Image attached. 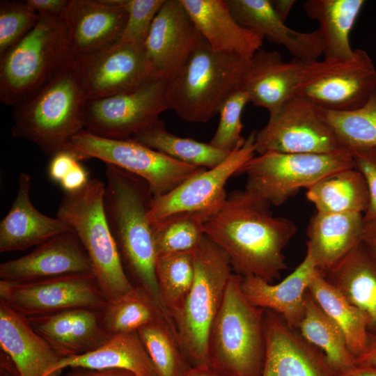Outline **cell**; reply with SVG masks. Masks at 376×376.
<instances>
[{
	"mask_svg": "<svg viewBox=\"0 0 376 376\" xmlns=\"http://www.w3.org/2000/svg\"><path fill=\"white\" fill-rule=\"evenodd\" d=\"M270 205L246 189L233 191L207 219L204 233L226 253L234 273L272 283L288 267L283 249L297 228L293 221L274 217Z\"/></svg>",
	"mask_w": 376,
	"mask_h": 376,
	"instance_id": "1",
	"label": "cell"
},
{
	"mask_svg": "<svg viewBox=\"0 0 376 376\" xmlns=\"http://www.w3.org/2000/svg\"><path fill=\"white\" fill-rule=\"evenodd\" d=\"M105 173L104 212L123 267L136 285L162 306L155 274L153 230L148 219L153 197L149 185L116 166L106 164Z\"/></svg>",
	"mask_w": 376,
	"mask_h": 376,
	"instance_id": "2",
	"label": "cell"
},
{
	"mask_svg": "<svg viewBox=\"0 0 376 376\" xmlns=\"http://www.w3.org/2000/svg\"><path fill=\"white\" fill-rule=\"evenodd\" d=\"M249 61L236 54L215 52L203 38L167 81L169 109L188 122H209L228 96L240 88Z\"/></svg>",
	"mask_w": 376,
	"mask_h": 376,
	"instance_id": "3",
	"label": "cell"
},
{
	"mask_svg": "<svg viewBox=\"0 0 376 376\" xmlns=\"http://www.w3.org/2000/svg\"><path fill=\"white\" fill-rule=\"evenodd\" d=\"M242 276L233 272L210 329L208 366L224 376H262L265 359V309L244 295Z\"/></svg>",
	"mask_w": 376,
	"mask_h": 376,
	"instance_id": "4",
	"label": "cell"
},
{
	"mask_svg": "<svg viewBox=\"0 0 376 376\" xmlns=\"http://www.w3.org/2000/svg\"><path fill=\"white\" fill-rule=\"evenodd\" d=\"M38 24L0 57V100L15 107L73 61L63 15H40Z\"/></svg>",
	"mask_w": 376,
	"mask_h": 376,
	"instance_id": "5",
	"label": "cell"
},
{
	"mask_svg": "<svg viewBox=\"0 0 376 376\" xmlns=\"http://www.w3.org/2000/svg\"><path fill=\"white\" fill-rule=\"evenodd\" d=\"M87 97L70 65L26 101L13 107L12 136L26 139L45 154L67 150L84 128Z\"/></svg>",
	"mask_w": 376,
	"mask_h": 376,
	"instance_id": "6",
	"label": "cell"
},
{
	"mask_svg": "<svg viewBox=\"0 0 376 376\" xmlns=\"http://www.w3.org/2000/svg\"><path fill=\"white\" fill-rule=\"evenodd\" d=\"M193 253V284L183 304L171 318L188 363L198 368L208 366L210 329L233 271L226 253L205 235Z\"/></svg>",
	"mask_w": 376,
	"mask_h": 376,
	"instance_id": "7",
	"label": "cell"
},
{
	"mask_svg": "<svg viewBox=\"0 0 376 376\" xmlns=\"http://www.w3.org/2000/svg\"><path fill=\"white\" fill-rule=\"evenodd\" d=\"M105 183L91 179L81 189L64 192L56 217L76 233L91 262L102 293L112 301L134 286L126 274L104 206Z\"/></svg>",
	"mask_w": 376,
	"mask_h": 376,
	"instance_id": "8",
	"label": "cell"
},
{
	"mask_svg": "<svg viewBox=\"0 0 376 376\" xmlns=\"http://www.w3.org/2000/svg\"><path fill=\"white\" fill-rule=\"evenodd\" d=\"M353 168L352 157L345 150L324 154L267 152L253 157L238 175L247 176L245 189L278 206L300 189Z\"/></svg>",
	"mask_w": 376,
	"mask_h": 376,
	"instance_id": "9",
	"label": "cell"
},
{
	"mask_svg": "<svg viewBox=\"0 0 376 376\" xmlns=\"http://www.w3.org/2000/svg\"><path fill=\"white\" fill-rule=\"evenodd\" d=\"M376 90V68L367 52L354 49L347 58H323L304 63L295 95L336 111L363 106Z\"/></svg>",
	"mask_w": 376,
	"mask_h": 376,
	"instance_id": "10",
	"label": "cell"
},
{
	"mask_svg": "<svg viewBox=\"0 0 376 376\" xmlns=\"http://www.w3.org/2000/svg\"><path fill=\"white\" fill-rule=\"evenodd\" d=\"M67 150L79 161L97 159L140 177L148 184L153 197L167 194L207 169L177 161L133 139H107L86 130L72 139Z\"/></svg>",
	"mask_w": 376,
	"mask_h": 376,
	"instance_id": "11",
	"label": "cell"
},
{
	"mask_svg": "<svg viewBox=\"0 0 376 376\" xmlns=\"http://www.w3.org/2000/svg\"><path fill=\"white\" fill-rule=\"evenodd\" d=\"M256 131L246 138L244 145L230 152L218 166L190 177L166 194L152 197L148 219L154 226L171 217L200 214L207 219L224 204L225 186L233 175L256 155Z\"/></svg>",
	"mask_w": 376,
	"mask_h": 376,
	"instance_id": "12",
	"label": "cell"
},
{
	"mask_svg": "<svg viewBox=\"0 0 376 376\" xmlns=\"http://www.w3.org/2000/svg\"><path fill=\"white\" fill-rule=\"evenodd\" d=\"M167 79L150 77L137 88L109 97L88 100L84 128L107 139H129L158 121L169 109Z\"/></svg>",
	"mask_w": 376,
	"mask_h": 376,
	"instance_id": "13",
	"label": "cell"
},
{
	"mask_svg": "<svg viewBox=\"0 0 376 376\" xmlns=\"http://www.w3.org/2000/svg\"><path fill=\"white\" fill-rule=\"evenodd\" d=\"M256 152L332 153L344 150L321 120L317 106L294 95L256 131ZM346 151V150H345Z\"/></svg>",
	"mask_w": 376,
	"mask_h": 376,
	"instance_id": "14",
	"label": "cell"
},
{
	"mask_svg": "<svg viewBox=\"0 0 376 376\" xmlns=\"http://www.w3.org/2000/svg\"><path fill=\"white\" fill-rule=\"evenodd\" d=\"M0 300L26 318L77 308L101 311L108 303L93 273L24 283L1 280Z\"/></svg>",
	"mask_w": 376,
	"mask_h": 376,
	"instance_id": "15",
	"label": "cell"
},
{
	"mask_svg": "<svg viewBox=\"0 0 376 376\" xmlns=\"http://www.w3.org/2000/svg\"><path fill=\"white\" fill-rule=\"evenodd\" d=\"M70 68L88 100L132 91L152 77L142 48L119 40L74 58Z\"/></svg>",
	"mask_w": 376,
	"mask_h": 376,
	"instance_id": "16",
	"label": "cell"
},
{
	"mask_svg": "<svg viewBox=\"0 0 376 376\" xmlns=\"http://www.w3.org/2000/svg\"><path fill=\"white\" fill-rule=\"evenodd\" d=\"M203 38L180 0H165L142 47L150 76L170 79Z\"/></svg>",
	"mask_w": 376,
	"mask_h": 376,
	"instance_id": "17",
	"label": "cell"
},
{
	"mask_svg": "<svg viewBox=\"0 0 376 376\" xmlns=\"http://www.w3.org/2000/svg\"><path fill=\"white\" fill-rule=\"evenodd\" d=\"M264 330L262 376H338L324 352L279 314L265 309Z\"/></svg>",
	"mask_w": 376,
	"mask_h": 376,
	"instance_id": "18",
	"label": "cell"
},
{
	"mask_svg": "<svg viewBox=\"0 0 376 376\" xmlns=\"http://www.w3.org/2000/svg\"><path fill=\"white\" fill-rule=\"evenodd\" d=\"M89 273L93 274L91 262L74 231L58 235L30 253L0 265L1 280L19 283Z\"/></svg>",
	"mask_w": 376,
	"mask_h": 376,
	"instance_id": "19",
	"label": "cell"
},
{
	"mask_svg": "<svg viewBox=\"0 0 376 376\" xmlns=\"http://www.w3.org/2000/svg\"><path fill=\"white\" fill-rule=\"evenodd\" d=\"M63 15L73 59L116 42L127 17L120 0H69Z\"/></svg>",
	"mask_w": 376,
	"mask_h": 376,
	"instance_id": "20",
	"label": "cell"
},
{
	"mask_svg": "<svg viewBox=\"0 0 376 376\" xmlns=\"http://www.w3.org/2000/svg\"><path fill=\"white\" fill-rule=\"evenodd\" d=\"M26 318L61 358L92 352L111 336L103 326L99 310L77 308Z\"/></svg>",
	"mask_w": 376,
	"mask_h": 376,
	"instance_id": "21",
	"label": "cell"
},
{
	"mask_svg": "<svg viewBox=\"0 0 376 376\" xmlns=\"http://www.w3.org/2000/svg\"><path fill=\"white\" fill-rule=\"evenodd\" d=\"M303 64L295 58L285 62L279 52L260 48L249 59L240 88L254 106L273 114L295 95Z\"/></svg>",
	"mask_w": 376,
	"mask_h": 376,
	"instance_id": "22",
	"label": "cell"
},
{
	"mask_svg": "<svg viewBox=\"0 0 376 376\" xmlns=\"http://www.w3.org/2000/svg\"><path fill=\"white\" fill-rule=\"evenodd\" d=\"M226 1L240 25L258 32L271 42L283 45L295 58L305 63L318 60L322 55L318 29L300 32L289 28L277 15L270 0Z\"/></svg>",
	"mask_w": 376,
	"mask_h": 376,
	"instance_id": "23",
	"label": "cell"
},
{
	"mask_svg": "<svg viewBox=\"0 0 376 376\" xmlns=\"http://www.w3.org/2000/svg\"><path fill=\"white\" fill-rule=\"evenodd\" d=\"M31 177L21 173L16 197L0 222V252L22 251L38 246L73 230L65 222L40 212L30 198Z\"/></svg>",
	"mask_w": 376,
	"mask_h": 376,
	"instance_id": "24",
	"label": "cell"
},
{
	"mask_svg": "<svg viewBox=\"0 0 376 376\" xmlns=\"http://www.w3.org/2000/svg\"><path fill=\"white\" fill-rule=\"evenodd\" d=\"M203 39L218 52L236 54L249 60L262 48L264 38L240 25L226 0H180Z\"/></svg>",
	"mask_w": 376,
	"mask_h": 376,
	"instance_id": "25",
	"label": "cell"
},
{
	"mask_svg": "<svg viewBox=\"0 0 376 376\" xmlns=\"http://www.w3.org/2000/svg\"><path fill=\"white\" fill-rule=\"evenodd\" d=\"M318 272L306 252L303 261L280 283L272 284L257 276H242L241 288L252 305L272 311L291 327L298 328L305 314L308 285Z\"/></svg>",
	"mask_w": 376,
	"mask_h": 376,
	"instance_id": "26",
	"label": "cell"
},
{
	"mask_svg": "<svg viewBox=\"0 0 376 376\" xmlns=\"http://www.w3.org/2000/svg\"><path fill=\"white\" fill-rule=\"evenodd\" d=\"M0 345L17 376H45L61 359L25 316L1 300Z\"/></svg>",
	"mask_w": 376,
	"mask_h": 376,
	"instance_id": "27",
	"label": "cell"
},
{
	"mask_svg": "<svg viewBox=\"0 0 376 376\" xmlns=\"http://www.w3.org/2000/svg\"><path fill=\"white\" fill-rule=\"evenodd\" d=\"M363 224L361 213L313 214L307 228L306 252L320 274L331 269L361 241Z\"/></svg>",
	"mask_w": 376,
	"mask_h": 376,
	"instance_id": "28",
	"label": "cell"
},
{
	"mask_svg": "<svg viewBox=\"0 0 376 376\" xmlns=\"http://www.w3.org/2000/svg\"><path fill=\"white\" fill-rule=\"evenodd\" d=\"M322 275L351 304L368 315V332L376 336V253L361 241Z\"/></svg>",
	"mask_w": 376,
	"mask_h": 376,
	"instance_id": "29",
	"label": "cell"
},
{
	"mask_svg": "<svg viewBox=\"0 0 376 376\" xmlns=\"http://www.w3.org/2000/svg\"><path fill=\"white\" fill-rule=\"evenodd\" d=\"M66 368L91 370L123 369L138 376H157L137 331L113 334L95 350L61 358L47 375Z\"/></svg>",
	"mask_w": 376,
	"mask_h": 376,
	"instance_id": "30",
	"label": "cell"
},
{
	"mask_svg": "<svg viewBox=\"0 0 376 376\" xmlns=\"http://www.w3.org/2000/svg\"><path fill=\"white\" fill-rule=\"evenodd\" d=\"M363 0H307L303 9L319 23L324 58H347L354 54L350 33L364 4Z\"/></svg>",
	"mask_w": 376,
	"mask_h": 376,
	"instance_id": "31",
	"label": "cell"
},
{
	"mask_svg": "<svg viewBox=\"0 0 376 376\" xmlns=\"http://www.w3.org/2000/svg\"><path fill=\"white\" fill-rule=\"evenodd\" d=\"M306 197L320 212L363 214L369 204L367 182L354 168L321 179L307 189Z\"/></svg>",
	"mask_w": 376,
	"mask_h": 376,
	"instance_id": "32",
	"label": "cell"
},
{
	"mask_svg": "<svg viewBox=\"0 0 376 376\" xmlns=\"http://www.w3.org/2000/svg\"><path fill=\"white\" fill-rule=\"evenodd\" d=\"M308 290L341 329L356 360L366 350L369 341L368 315L351 304L319 272L310 283Z\"/></svg>",
	"mask_w": 376,
	"mask_h": 376,
	"instance_id": "33",
	"label": "cell"
},
{
	"mask_svg": "<svg viewBox=\"0 0 376 376\" xmlns=\"http://www.w3.org/2000/svg\"><path fill=\"white\" fill-rule=\"evenodd\" d=\"M301 335L324 352L338 376H343L356 366L346 338L339 327L322 310L308 290L306 309L298 328Z\"/></svg>",
	"mask_w": 376,
	"mask_h": 376,
	"instance_id": "34",
	"label": "cell"
},
{
	"mask_svg": "<svg viewBox=\"0 0 376 376\" xmlns=\"http://www.w3.org/2000/svg\"><path fill=\"white\" fill-rule=\"evenodd\" d=\"M100 313L103 326L110 335L137 331L150 324L172 320L164 308L144 288L136 285L108 301Z\"/></svg>",
	"mask_w": 376,
	"mask_h": 376,
	"instance_id": "35",
	"label": "cell"
},
{
	"mask_svg": "<svg viewBox=\"0 0 376 376\" xmlns=\"http://www.w3.org/2000/svg\"><path fill=\"white\" fill-rule=\"evenodd\" d=\"M132 139L177 161L207 169L218 166L230 153L217 149L210 143L175 135L166 129L160 120Z\"/></svg>",
	"mask_w": 376,
	"mask_h": 376,
	"instance_id": "36",
	"label": "cell"
},
{
	"mask_svg": "<svg viewBox=\"0 0 376 376\" xmlns=\"http://www.w3.org/2000/svg\"><path fill=\"white\" fill-rule=\"evenodd\" d=\"M317 112L344 150L376 148V90L357 109L336 111L317 107Z\"/></svg>",
	"mask_w": 376,
	"mask_h": 376,
	"instance_id": "37",
	"label": "cell"
},
{
	"mask_svg": "<svg viewBox=\"0 0 376 376\" xmlns=\"http://www.w3.org/2000/svg\"><path fill=\"white\" fill-rule=\"evenodd\" d=\"M137 333L157 376H185L191 369L180 344L173 320L146 325Z\"/></svg>",
	"mask_w": 376,
	"mask_h": 376,
	"instance_id": "38",
	"label": "cell"
},
{
	"mask_svg": "<svg viewBox=\"0 0 376 376\" xmlns=\"http://www.w3.org/2000/svg\"><path fill=\"white\" fill-rule=\"evenodd\" d=\"M193 251L169 253L156 258L155 274L159 297L162 307L170 317L180 308L193 284Z\"/></svg>",
	"mask_w": 376,
	"mask_h": 376,
	"instance_id": "39",
	"label": "cell"
},
{
	"mask_svg": "<svg viewBox=\"0 0 376 376\" xmlns=\"http://www.w3.org/2000/svg\"><path fill=\"white\" fill-rule=\"evenodd\" d=\"M207 220L205 216L200 214H184L171 217L152 226L157 257L193 251L205 235Z\"/></svg>",
	"mask_w": 376,
	"mask_h": 376,
	"instance_id": "40",
	"label": "cell"
},
{
	"mask_svg": "<svg viewBox=\"0 0 376 376\" xmlns=\"http://www.w3.org/2000/svg\"><path fill=\"white\" fill-rule=\"evenodd\" d=\"M249 102L248 95L241 88L228 96L220 108L219 125L209 142L210 145L228 152L244 145L246 139L241 134L243 127L241 116Z\"/></svg>",
	"mask_w": 376,
	"mask_h": 376,
	"instance_id": "41",
	"label": "cell"
},
{
	"mask_svg": "<svg viewBox=\"0 0 376 376\" xmlns=\"http://www.w3.org/2000/svg\"><path fill=\"white\" fill-rule=\"evenodd\" d=\"M40 17L26 1H1L0 57L32 30Z\"/></svg>",
	"mask_w": 376,
	"mask_h": 376,
	"instance_id": "42",
	"label": "cell"
},
{
	"mask_svg": "<svg viewBox=\"0 0 376 376\" xmlns=\"http://www.w3.org/2000/svg\"><path fill=\"white\" fill-rule=\"evenodd\" d=\"M165 0H120L127 17L120 41L140 48Z\"/></svg>",
	"mask_w": 376,
	"mask_h": 376,
	"instance_id": "43",
	"label": "cell"
},
{
	"mask_svg": "<svg viewBox=\"0 0 376 376\" xmlns=\"http://www.w3.org/2000/svg\"><path fill=\"white\" fill-rule=\"evenodd\" d=\"M354 169L364 177L369 191V204L364 220L376 219V148L360 150L350 153Z\"/></svg>",
	"mask_w": 376,
	"mask_h": 376,
	"instance_id": "44",
	"label": "cell"
},
{
	"mask_svg": "<svg viewBox=\"0 0 376 376\" xmlns=\"http://www.w3.org/2000/svg\"><path fill=\"white\" fill-rule=\"evenodd\" d=\"M80 162L71 150H61L52 156L48 166L49 177L52 181L59 184Z\"/></svg>",
	"mask_w": 376,
	"mask_h": 376,
	"instance_id": "45",
	"label": "cell"
},
{
	"mask_svg": "<svg viewBox=\"0 0 376 376\" xmlns=\"http://www.w3.org/2000/svg\"><path fill=\"white\" fill-rule=\"evenodd\" d=\"M89 180L88 171L79 162L59 185L64 192H75L84 188Z\"/></svg>",
	"mask_w": 376,
	"mask_h": 376,
	"instance_id": "46",
	"label": "cell"
},
{
	"mask_svg": "<svg viewBox=\"0 0 376 376\" xmlns=\"http://www.w3.org/2000/svg\"><path fill=\"white\" fill-rule=\"evenodd\" d=\"M69 0H26L29 6L39 15H62Z\"/></svg>",
	"mask_w": 376,
	"mask_h": 376,
	"instance_id": "47",
	"label": "cell"
},
{
	"mask_svg": "<svg viewBox=\"0 0 376 376\" xmlns=\"http://www.w3.org/2000/svg\"><path fill=\"white\" fill-rule=\"evenodd\" d=\"M65 376H138L123 369L91 370L81 368H72Z\"/></svg>",
	"mask_w": 376,
	"mask_h": 376,
	"instance_id": "48",
	"label": "cell"
},
{
	"mask_svg": "<svg viewBox=\"0 0 376 376\" xmlns=\"http://www.w3.org/2000/svg\"><path fill=\"white\" fill-rule=\"evenodd\" d=\"M357 366H376V336L370 334L366 350L355 360Z\"/></svg>",
	"mask_w": 376,
	"mask_h": 376,
	"instance_id": "49",
	"label": "cell"
},
{
	"mask_svg": "<svg viewBox=\"0 0 376 376\" xmlns=\"http://www.w3.org/2000/svg\"><path fill=\"white\" fill-rule=\"evenodd\" d=\"M361 241L376 253V219L364 220Z\"/></svg>",
	"mask_w": 376,
	"mask_h": 376,
	"instance_id": "50",
	"label": "cell"
},
{
	"mask_svg": "<svg viewBox=\"0 0 376 376\" xmlns=\"http://www.w3.org/2000/svg\"><path fill=\"white\" fill-rule=\"evenodd\" d=\"M297 1L294 0H274L271 1L272 6L279 16V17L285 22L293 6Z\"/></svg>",
	"mask_w": 376,
	"mask_h": 376,
	"instance_id": "51",
	"label": "cell"
},
{
	"mask_svg": "<svg viewBox=\"0 0 376 376\" xmlns=\"http://www.w3.org/2000/svg\"><path fill=\"white\" fill-rule=\"evenodd\" d=\"M343 376H376V366L356 365Z\"/></svg>",
	"mask_w": 376,
	"mask_h": 376,
	"instance_id": "52",
	"label": "cell"
},
{
	"mask_svg": "<svg viewBox=\"0 0 376 376\" xmlns=\"http://www.w3.org/2000/svg\"><path fill=\"white\" fill-rule=\"evenodd\" d=\"M185 376H224L214 371L208 366L193 368L188 371Z\"/></svg>",
	"mask_w": 376,
	"mask_h": 376,
	"instance_id": "53",
	"label": "cell"
},
{
	"mask_svg": "<svg viewBox=\"0 0 376 376\" xmlns=\"http://www.w3.org/2000/svg\"><path fill=\"white\" fill-rule=\"evenodd\" d=\"M0 376H17V371L13 366L4 358L1 361Z\"/></svg>",
	"mask_w": 376,
	"mask_h": 376,
	"instance_id": "54",
	"label": "cell"
},
{
	"mask_svg": "<svg viewBox=\"0 0 376 376\" xmlns=\"http://www.w3.org/2000/svg\"><path fill=\"white\" fill-rule=\"evenodd\" d=\"M61 372H56L50 375H48L47 376H59Z\"/></svg>",
	"mask_w": 376,
	"mask_h": 376,
	"instance_id": "55",
	"label": "cell"
}]
</instances>
